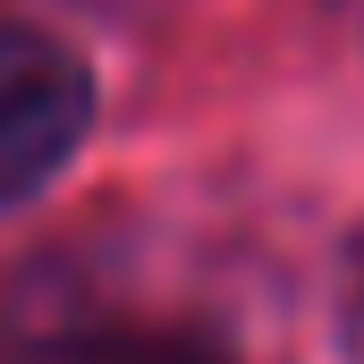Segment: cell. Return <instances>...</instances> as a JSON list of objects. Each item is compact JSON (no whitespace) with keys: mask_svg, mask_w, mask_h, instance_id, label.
Listing matches in <instances>:
<instances>
[{"mask_svg":"<svg viewBox=\"0 0 364 364\" xmlns=\"http://www.w3.org/2000/svg\"><path fill=\"white\" fill-rule=\"evenodd\" d=\"M93 127L85 60L43 26H0V203L51 186Z\"/></svg>","mask_w":364,"mask_h":364,"instance_id":"obj_1","label":"cell"}]
</instances>
